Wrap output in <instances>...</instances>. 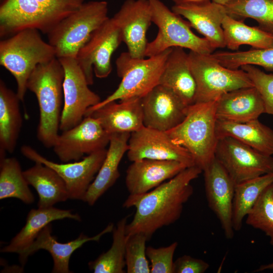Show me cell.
Wrapping results in <instances>:
<instances>
[{"instance_id":"1","label":"cell","mask_w":273,"mask_h":273,"mask_svg":"<svg viewBox=\"0 0 273 273\" xmlns=\"http://www.w3.org/2000/svg\"><path fill=\"white\" fill-rule=\"evenodd\" d=\"M202 172L196 166L189 167L152 190L143 194L129 195L123 207H134L135 213L126 224V235L142 233L149 240L158 230L176 221L185 204L193 194L191 182Z\"/></svg>"},{"instance_id":"2","label":"cell","mask_w":273,"mask_h":273,"mask_svg":"<svg viewBox=\"0 0 273 273\" xmlns=\"http://www.w3.org/2000/svg\"><path fill=\"white\" fill-rule=\"evenodd\" d=\"M64 77V68L55 58L36 66L27 81V89L35 94L39 106L37 138L48 148H53L59 134Z\"/></svg>"},{"instance_id":"3","label":"cell","mask_w":273,"mask_h":273,"mask_svg":"<svg viewBox=\"0 0 273 273\" xmlns=\"http://www.w3.org/2000/svg\"><path fill=\"white\" fill-rule=\"evenodd\" d=\"M216 100L188 106L184 119L166 131L173 143L190 153L195 166L202 171L215 159L218 140L216 131Z\"/></svg>"},{"instance_id":"4","label":"cell","mask_w":273,"mask_h":273,"mask_svg":"<svg viewBox=\"0 0 273 273\" xmlns=\"http://www.w3.org/2000/svg\"><path fill=\"white\" fill-rule=\"evenodd\" d=\"M39 31L25 29L0 42V64L15 77L21 102L28 78L36 66L57 58L53 47L42 39Z\"/></svg>"},{"instance_id":"5","label":"cell","mask_w":273,"mask_h":273,"mask_svg":"<svg viewBox=\"0 0 273 273\" xmlns=\"http://www.w3.org/2000/svg\"><path fill=\"white\" fill-rule=\"evenodd\" d=\"M172 49L147 59L133 57L128 52L122 53L116 61L117 73L121 78L118 87L105 99L89 108L85 116L111 102L143 97L159 84Z\"/></svg>"},{"instance_id":"6","label":"cell","mask_w":273,"mask_h":273,"mask_svg":"<svg viewBox=\"0 0 273 273\" xmlns=\"http://www.w3.org/2000/svg\"><path fill=\"white\" fill-rule=\"evenodd\" d=\"M108 13L107 2L89 1L62 19L47 34L56 57L75 58L92 33L109 18Z\"/></svg>"},{"instance_id":"7","label":"cell","mask_w":273,"mask_h":273,"mask_svg":"<svg viewBox=\"0 0 273 273\" xmlns=\"http://www.w3.org/2000/svg\"><path fill=\"white\" fill-rule=\"evenodd\" d=\"M152 13V21L158 27L156 37L148 42L145 57L159 54L174 47L187 49L195 53L210 55L215 49L204 37L196 35L188 21L160 0H149Z\"/></svg>"},{"instance_id":"8","label":"cell","mask_w":273,"mask_h":273,"mask_svg":"<svg viewBox=\"0 0 273 273\" xmlns=\"http://www.w3.org/2000/svg\"><path fill=\"white\" fill-rule=\"evenodd\" d=\"M188 58L196 84L194 103L214 101L230 91L254 86L245 71L226 68L210 55L190 51Z\"/></svg>"},{"instance_id":"9","label":"cell","mask_w":273,"mask_h":273,"mask_svg":"<svg viewBox=\"0 0 273 273\" xmlns=\"http://www.w3.org/2000/svg\"><path fill=\"white\" fill-rule=\"evenodd\" d=\"M122 42L121 31L112 17L92 33L75 58L89 85L94 83V73L99 78L109 76L112 56Z\"/></svg>"},{"instance_id":"10","label":"cell","mask_w":273,"mask_h":273,"mask_svg":"<svg viewBox=\"0 0 273 273\" xmlns=\"http://www.w3.org/2000/svg\"><path fill=\"white\" fill-rule=\"evenodd\" d=\"M215 158L235 185L273 172V157L239 141L226 136L218 139Z\"/></svg>"},{"instance_id":"11","label":"cell","mask_w":273,"mask_h":273,"mask_svg":"<svg viewBox=\"0 0 273 273\" xmlns=\"http://www.w3.org/2000/svg\"><path fill=\"white\" fill-rule=\"evenodd\" d=\"M58 59L64 70V102L60 125V130L62 131L79 124L87 110L99 103L101 99L89 88L85 75L75 58Z\"/></svg>"},{"instance_id":"12","label":"cell","mask_w":273,"mask_h":273,"mask_svg":"<svg viewBox=\"0 0 273 273\" xmlns=\"http://www.w3.org/2000/svg\"><path fill=\"white\" fill-rule=\"evenodd\" d=\"M107 151L106 148L90 154L81 160L58 163L48 160L30 146L21 148V153L26 158L51 168L59 174L66 185L69 199L82 201L103 164Z\"/></svg>"},{"instance_id":"13","label":"cell","mask_w":273,"mask_h":273,"mask_svg":"<svg viewBox=\"0 0 273 273\" xmlns=\"http://www.w3.org/2000/svg\"><path fill=\"white\" fill-rule=\"evenodd\" d=\"M64 18L37 0H5L0 7V36L27 29L48 34Z\"/></svg>"},{"instance_id":"14","label":"cell","mask_w":273,"mask_h":273,"mask_svg":"<svg viewBox=\"0 0 273 273\" xmlns=\"http://www.w3.org/2000/svg\"><path fill=\"white\" fill-rule=\"evenodd\" d=\"M110 136L97 118L86 116L76 126L62 131L53 148L64 163L78 161L85 155L106 149Z\"/></svg>"},{"instance_id":"15","label":"cell","mask_w":273,"mask_h":273,"mask_svg":"<svg viewBox=\"0 0 273 273\" xmlns=\"http://www.w3.org/2000/svg\"><path fill=\"white\" fill-rule=\"evenodd\" d=\"M126 153L131 162L149 159L176 161L188 167L195 166L190 153L173 143L166 131L145 126L130 133Z\"/></svg>"},{"instance_id":"16","label":"cell","mask_w":273,"mask_h":273,"mask_svg":"<svg viewBox=\"0 0 273 273\" xmlns=\"http://www.w3.org/2000/svg\"><path fill=\"white\" fill-rule=\"evenodd\" d=\"M203 172L208 206L219 220L226 238L232 239L235 231L233 209L236 185L215 158Z\"/></svg>"},{"instance_id":"17","label":"cell","mask_w":273,"mask_h":273,"mask_svg":"<svg viewBox=\"0 0 273 273\" xmlns=\"http://www.w3.org/2000/svg\"><path fill=\"white\" fill-rule=\"evenodd\" d=\"M144 126L167 131L185 118L187 106L171 89L158 84L141 98Z\"/></svg>"},{"instance_id":"18","label":"cell","mask_w":273,"mask_h":273,"mask_svg":"<svg viewBox=\"0 0 273 273\" xmlns=\"http://www.w3.org/2000/svg\"><path fill=\"white\" fill-rule=\"evenodd\" d=\"M120 29L128 52L135 58H145L146 34L152 21L149 0H125L112 17Z\"/></svg>"},{"instance_id":"19","label":"cell","mask_w":273,"mask_h":273,"mask_svg":"<svg viewBox=\"0 0 273 273\" xmlns=\"http://www.w3.org/2000/svg\"><path fill=\"white\" fill-rule=\"evenodd\" d=\"M114 228L113 223H111L93 237H89L82 233L75 240L61 243L52 235V224L49 223L42 229L29 247L18 254L19 262L22 266L24 265L29 256L40 249H43L48 251L52 257L54 262L52 272H71L69 264L72 253L87 242H99L103 235L113 232Z\"/></svg>"},{"instance_id":"20","label":"cell","mask_w":273,"mask_h":273,"mask_svg":"<svg viewBox=\"0 0 273 273\" xmlns=\"http://www.w3.org/2000/svg\"><path fill=\"white\" fill-rule=\"evenodd\" d=\"M189 167L180 162L144 159L132 162L126 170L125 185L129 195L146 193Z\"/></svg>"},{"instance_id":"21","label":"cell","mask_w":273,"mask_h":273,"mask_svg":"<svg viewBox=\"0 0 273 273\" xmlns=\"http://www.w3.org/2000/svg\"><path fill=\"white\" fill-rule=\"evenodd\" d=\"M171 10L186 18L191 26L215 49L225 47L222 22L226 14L224 6L211 1L199 4L175 5Z\"/></svg>"},{"instance_id":"22","label":"cell","mask_w":273,"mask_h":273,"mask_svg":"<svg viewBox=\"0 0 273 273\" xmlns=\"http://www.w3.org/2000/svg\"><path fill=\"white\" fill-rule=\"evenodd\" d=\"M104 129L109 134L131 133L144 126L142 100L132 98L111 102L92 112Z\"/></svg>"},{"instance_id":"23","label":"cell","mask_w":273,"mask_h":273,"mask_svg":"<svg viewBox=\"0 0 273 273\" xmlns=\"http://www.w3.org/2000/svg\"><path fill=\"white\" fill-rule=\"evenodd\" d=\"M265 113L262 99L254 86L243 87L228 92L216 100L217 119L246 122Z\"/></svg>"},{"instance_id":"24","label":"cell","mask_w":273,"mask_h":273,"mask_svg":"<svg viewBox=\"0 0 273 273\" xmlns=\"http://www.w3.org/2000/svg\"><path fill=\"white\" fill-rule=\"evenodd\" d=\"M130 133H116L111 134L105 158L94 180L87 190L83 201L90 206L97 200L119 177V165L128 150Z\"/></svg>"},{"instance_id":"25","label":"cell","mask_w":273,"mask_h":273,"mask_svg":"<svg viewBox=\"0 0 273 273\" xmlns=\"http://www.w3.org/2000/svg\"><path fill=\"white\" fill-rule=\"evenodd\" d=\"M159 84L171 89L187 106L194 104L196 84L190 69L188 54L183 48H172Z\"/></svg>"},{"instance_id":"26","label":"cell","mask_w":273,"mask_h":273,"mask_svg":"<svg viewBox=\"0 0 273 273\" xmlns=\"http://www.w3.org/2000/svg\"><path fill=\"white\" fill-rule=\"evenodd\" d=\"M66 218L81 220L80 215L73 213L71 210L61 209L54 206L31 209L27 214L24 226L1 251L19 254L33 243L46 226L53 221Z\"/></svg>"},{"instance_id":"27","label":"cell","mask_w":273,"mask_h":273,"mask_svg":"<svg viewBox=\"0 0 273 273\" xmlns=\"http://www.w3.org/2000/svg\"><path fill=\"white\" fill-rule=\"evenodd\" d=\"M218 139L233 138L264 154L273 155V130L258 119L246 122L217 120Z\"/></svg>"},{"instance_id":"28","label":"cell","mask_w":273,"mask_h":273,"mask_svg":"<svg viewBox=\"0 0 273 273\" xmlns=\"http://www.w3.org/2000/svg\"><path fill=\"white\" fill-rule=\"evenodd\" d=\"M17 93L0 81V160L15 150L23 119Z\"/></svg>"},{"instance_id":"29","label":"cell","mask_w":273,"mask_h":273,"mask_svg":"<svg viewBox=\"0 0 273 273\" xmlns=\"http://www.w3.org/2000/svg\"><path fill=\"white\" fill-rule=\"evenodd\" d=\"M28 184L33 187L38 196V208H48L69 199L66 185L63 179L51 168L35 162L23 171Z\"/></svg>"},{"instance_id":"30","label":"cell","mask_w":273,"mask_h":273,"mask_svg":"<svg viewBox=\"0 0 273 273\" xmlns=\"http://www.w3.org/2000/svg\"><path fill=\"white\" fill-rule=\"evenodd\" d=\"M225 47L237 50L240 46L247 44L254 49L273 48V35L258 26L246 25L243 20H238L227 13L222 22Z\"/></svg>"},{"instance_id":"31","label":"cell","mask_w":273,"mask_h":273,"mask_svg":"<svg viewBox=\"0 0 273 273\" xmlns=\"http://www.w3.org/2000/svg\"><path fill=\"white\" fill-rule=\"evenodd\" d=\"M272 182L273 172L235 185L233 209V225L235 231L241 230L244 218L263 190Z\"/></svg>"},{"instance_id":"32","label":"cell","mask_w":273,"mask_h":273,"mask_svg":"<svg viewBox=\"0 0 273 273\" xmlns=\"http://www.w3.org/2000/svg\"><path fill=\"white\" fill-rule=\"evenodd\" d=\"M19 161L15 157L0 160V199L16 198L30 204L34 201Z\"/></svg>"},{"instance_id":"33","label":"cell","mask_w":273,"mask_h":273,"mask_svg":"<svg viewBox=\"0 0 273 273\" xmlns=\"http://www.w3.org/2000/svg\"><path fill=\"white\" fill-rule=\"evenodd\" d=\"M129 215L121 219L113 230V242L110 248L96 259L88 262L94 273H123L125 267V254L127 239L126 226Z\"/></svg>"},{"instance_id":"34","label":"cell","mask_w":273,"mask_h":273,"mask_svg":"<svg viewBox=\"0 0 273 273\" xmlns=\"http://www.w3.org/2000/svg\"><path fill=\"white\" fill-rule=\"evenodd\" d=\"M224 8L230 16L253 19L260 29L273 35V0H238Z\"/></svg>"},{"instance_id":"35","label":"cell","mask_w":273,"mask_h":273,"mask_svg":"<svg viewBox=\"0 0 273 273\" xmlns=\"http://www.w3.org/2000/svg\"><path fill=\"white\" fill-rule=\"evenodd\" d=\"M210 56L223 66L233 70L245 65L259 66L273 72V48L252 49L246 51L219 52Z\"/></svg>"},{"instance_id":"36","label":"cell","mask_w":273,"mask_h":273,"mask_svg":"<svg viewBox=\"0 0 273 273\" xmlns=\"http://www.w3.org/2000/svg\"><path fill=\"white\" fill-rule=\"evenodd\" d=\"M246 223L264 232L273 246V182L260 194L246 216Z\"/></svg>"},{"instance_id":"37","label":"cell","mask_w":273,"mask_h":273,"mask_svg":"<svg viewBox=\"0 0 273 273\" xmlns=\"http://www.w3.org/2000/svg\"><path fill=\"white\" fill-rule=\"evenodd\" d=\"M148 237L142 233L127 236L125 260L127 273H150L151 267L146 255Z\"/></svg>"},{"instance_id":"38","label":"cell","mask_w":273,"mask_h":273,"mask_svg":"<svg viewBox=\"0 0 273 273\" xmlns=\"http://www.w3.org/2000/svg\"><path fill=\"white\" fill-rule=\"evenodd\" d=\"M259 92L263 101L265 113L273 115V73L267 74L251 65L241 67Z\"/></svg>"},{"instance_id":"39","label":"cell","mask_w":273,"mask_h":273,"mask_svg":"<svg viewBox=\"0 0 273 273\" xmlns=\"http://www.w3.org/2000/svg\"><path fill=\"white\" fill-rule=\"evenodd\" d=\"M178 243L174 242L166 247L146 248V255L151 262V273H173V258Z\"/></svg>"},{"instance_id":"40","label":"cell","mask_w":273,"mask_h":273,"mask_svg":"<svg viewBox=\"0 0 273 273\" xmlns=\"http://www.w3.org/2000/svg\"><path fill=\"white\" fill-rule=\"evenodd\" d=\"M209 267V264L205 261L184 255L174 262L173 273H203Z\"/></svg>"},{"instance_id":"41","label":"cell","mask_w":273,"mask_h":273,"mask_svg":"<svg viewBox=\"0 0 273 273\" xmlns=\"http://www.w3.org/2000/svg\"><path fill=\"white\" fill-rule=\"evenodd\" d=\"M64 17L78 9L84 0H37Z\"/></svg>"},{"instance_id":"42","label":"cell","mask_w":273,"mask_h":273,"mask_svg":"<svg viewBox=\"0 0 273 273\" xmlns=\"http://www.w3.org/2000/svg\"><path fill=\"white\" fill-rule=\"evenodd\" d=\"M175 5L199 4L207 3L211 0H172Z\"/></svg>"},{"instance_id":"43","label":"cell","mask_w":273,"mask_h":273,"mask_svg":"<svg viewBox=\"0 0 273 273\" xmlns=\"http://www.w3.org/2000/svg\"><path fill=\"white\" fill-rule=\"evenodd\" d=\"M267 270H273V262L260 266L254 272H260Z\"/></svg>"},{"instance_id":"44","label":"cell","mask_w":273,"mask_h":273,"mask_svg":"<svg viewBox=\"0 0 273 273\" xmlns=\"http://www.w3.org/2000/svg\"><path fill=\"white\" fill-rule=\"evenodd\" d=\"M237 1L238 0H211V2L224 7Z\"/></svg>"}]
</instances>
